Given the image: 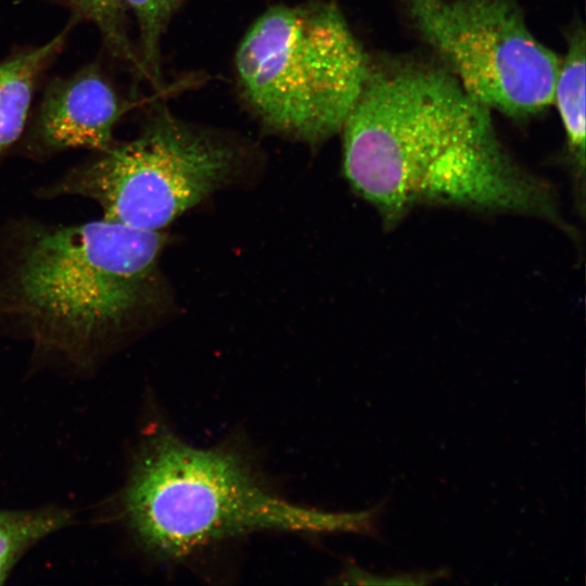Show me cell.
<instances>
[{"instance_id": "cell-1", "label": "cell", "mask_w": 586, "mask_h": 586, "mask_svg": "<svg viewBox=\"0 0 586 586\" xmlns=\"http://www.w3.org/2000/svg\"><path fill=\"white\" fill-rule=\"evenodd\" d=\"M340 132L346 179L386 225L435 204L569 229L551 187L507 153L491 110L447 68L370 64Z\"/></svg>"}, {"instance_id": "cell-2", "label": "cell", "mask_w": 586, "mask_h": 586, "mask_svg": "<svg viewBox=\"0 0 586 586\" xmlns=\"http://www.w3.org/2000/svg\"><path fill=\"white\" fill-rule=\"evenodd\" d=\"M0 259V322L38 346L82 355L129 329L153 301L161 231L105 218L22 221Z\"/></svg>"}, {"instance_id": "cell-3", "label": "cell", "mask_w": 586, "mask_h": 586, "mask_svg": "<svg viewBox=\"0 0 586 586\" xmlns=\"http://www.w3.org/2000/svg\"><path fill=\"white\" fill-rule=\"evenodd\" d=\"M124 508L141 545L175 563L262 532L372 534L380 513V507L332 512L293 504L238 447H198L167 429L140 448Z\"/></svg>"}, {"instance_id": "cell-4", "label": "cell", "mask_w": 586, "mask_h": 586, "mask_svg": "<svg viewBox=\"0 0 586 586\" xmlns=\"http://www.w3.org/2000/svg\"><path fill=\"white\" fill-rule=\"evenodd\" d=\"M369 66L344 15L326 1L269 8L234 55L239 91L253 114L311 144L341 131Z\"/></svg>"}, {"instance_id": "cell-5", "label": "cell", "mask_w": 586, "mask_h": 586, "mask_svg": "<svg viewBox=\"0 0 586 586\" xmlns=\"http://www.w3.org/2000/svg\"><path fill=\"white\" fill-rule=\"evenodd\" d=\"M234 158L228 143L157 103L135 138L115 141L38 194L86 198L100 206L102 218L161 231L213 192Z\"/></svg>"}, {"instance_id": "cell-6", "label": "cell", "mask_w": 586, "mask_h": 586, "mask_svg": "<svg viewBox=\"0 0 586 586\" xmlns=\"http://www.w3.org/2000/svg\"><path fill=\"white\" fill-rule=\"evenodd\" d=\"M447 69L488 110L525 118L553 97L560 59L531 33L512 0H404Z\"/></svg>"}, {"instance_id": "cell-7", "label": "cell", "mask_w": 586, "mask_h": 586, "mask_svg": "<svg viewBox=\"0 0 586 586\" xmlns=\"http://www.w3.org/2000/svg\"><path fill=\"white\" fill-rule=\"evenodd\" d=\"M136 105L100 63H89L47 85L23 135V152L40 160L73 149L105 151L115 142L116 125Z\"/></svg>"}, {"instance_id": "cell-8", "label": "cell", "mask_w": 586, "mask_h": 586, "mask_svg": "<svg viewBox=\"0 0 586 586\" xmlns=\"http://www.w3.org/2000/svg\"><path fill=\"white\" fill-rule=\"evenodd\" d=\"M69 29L71 25L40 46L0 60V155L23 138L37 85L62 52Z\"/></svg>"}, {"instance_id": "cell-9", "label": "cell", "mask_w": 586, "mask_h": 586, "mask_svg": "<svg viewBox=\"0 0 586 586\" xmlns=\"http://www.w3.org/2000/svg\"><path fill=\"white\" fill-rule=\"evenodd\" d=\"M585 34L583 28H576L560 59L552 102L557 104L565 131L575 179L582 183L585 171Z\"/></svg>"}, {"instance_id": "cell-10", "label": "cell", "mask_w": 586, "mask_h": 586, "mask_svg": "<svg viewBox=\"0 0 586 586\" xmlns=\"http://www.w3.org/2000/svg\"><path fill=\"white\" fill-rule=\"evenodd\" d=\"M76 17L93 24L112 56L126 63L144 78L137 44L129 33L128 9L124 0H60Z\"/></svg>"}, {"instance_id": "cell-11", "label": "cell", "mask_w": 586, "mask_h": 586, "mask_svg": "<svg viewBox=\"0 0 586 586\" xmlns=\"http://www.w3.org/2000/svg\"><path fill=\"white\" fill-rule=\"evenodd\" d=\"M138 27L137 49L144 78L162 86V40L175 13L188 0H124Z\"/></svg>"}, {"instance_id": "cell-12", "label": "cell", "mask_w": 586, "mask_h": 586, "mask_svg": "<svg viewBox=\"0 0 586 586\" xmlns=\"http://www.w3.org/2000/svg\"><path fill=\"white\" fill-rule=\"evenodd\" d=\"M66 520L64 512L54 510L0 511V584L23 551Z\"/></svg>"}, {"instance_id": "cell-13", "label": "cell", "mask_w": 586, "mask_h": 586, "mask_svg": "<svg viewBox=\"0 0 586 586\" xmlns=\"http://www.w3.org/2000/svg\"><path fill=\"white\" fill-rule=\"evenodd\" d=\"M446 576V571L402 573L392 576L373 575L362 569L349 565L340 578L346 584L366 585H425Z\"/></svg>"}]
</instances>
